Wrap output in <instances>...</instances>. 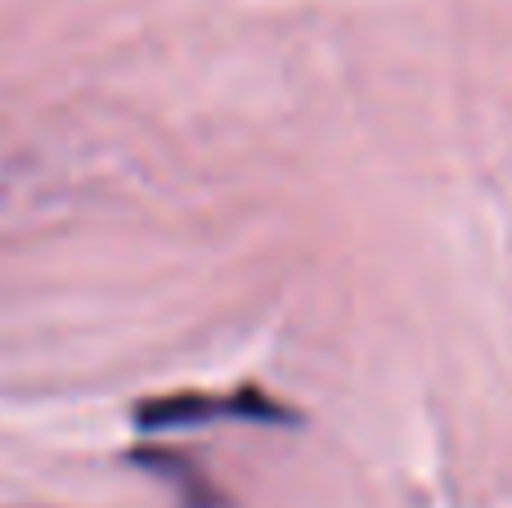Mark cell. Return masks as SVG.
Returning <instances> with one entry per match:
<instances>
[{"mask_svg":"<svg viewBox=\"0 0 512 508\" xmlns=\"http://www.w3.org/2000/svg\"><path fill=\"white\" fill-rule=\"evenodd\" d=\"M207 414H270L279 419V410H265V401H198V396H171V401L153 405L144 410V423L149 428H176V423H194V419H207Z\"/></svg>","mask_w":512,"mask_h":508,"instance_id":"1","label":"cell"}]
</instances>
